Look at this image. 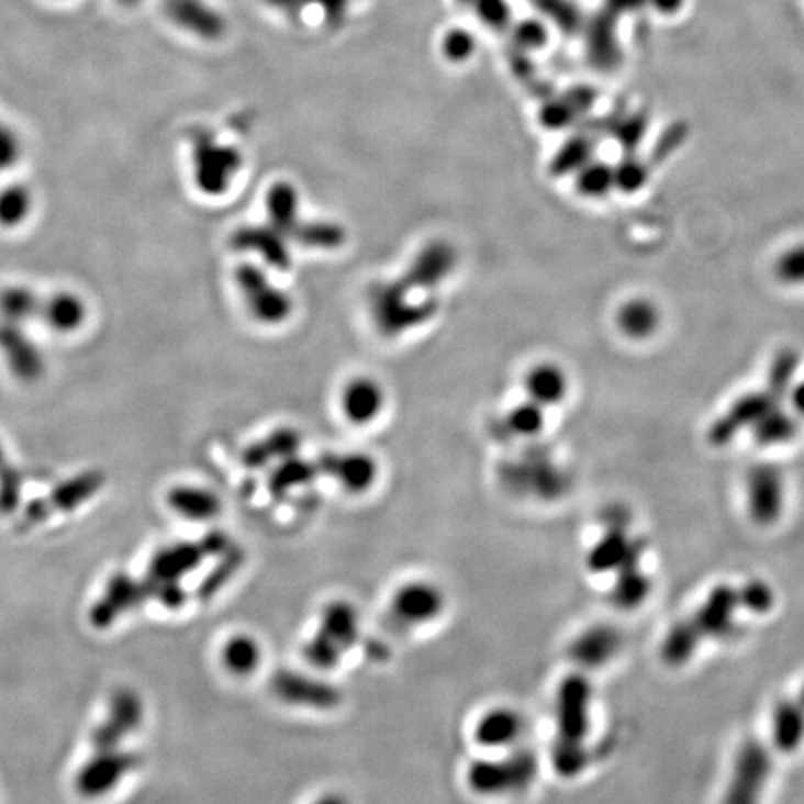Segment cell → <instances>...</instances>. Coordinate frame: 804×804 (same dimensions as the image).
<instances>
[{
  "instance_id": "1",
  "label": "cell",
  "mask_w": 804,
  "mask_h": 804,
  "mask_svg": "<svg viewBox=\"0 0 804 804\" xmlns=\"http://www.w3.org/2000/svg\"><path fill=\"white\" fill-rule=\"evenodd\" d=\"M538 773V760L527 749L514 750L503 760H477L468 769V784L481 795L524 792Z\"/></svg>"
},
{
  "instance_id": "2",
  "label": "cell",
  "mask_w": 804,
  "mask_h": 804,
  "mask_svg": "<svg viewBox=\"0 0 804 804\" xmlns=\"http://www.w3.org/2000/svg\"><path fill=\"white\" fill-rule=\"evenodd\" d=\"M771 756L766 745L749 739L737 752L725 804H758L771 774Z\"/></svg>"
},
{
  "instance_id": "3",
  "label": "cell",
  "mask_w": 804,
  "mask_h": 804,
  "mask_svg": "<svg viewBox=\"0 0 804 804\" xmlns=\"http://www.w3.org/2000/svg\"><path fill=\"white\" fill-rule=\"evenodd\" d=\"M270 691L283 704L317 712L335 710L343 702L342 691L335 688L334 683L291 669L275 672V677L270 680Z\"/></svg>"
},
{
  "instance_id": "4",
  "label": "cell",
  "mask_w": 804,
  "mask_h": 804,
  "mask_svg": "<svg viewBox=\"0 0 804 804\" xmlns=\"http://www.w3.org/2000/svg\"><path fill=\"white\" fill-rule=\"evenodd\" d=\"M591 683L581 674L565 678L557 691V726L559 739L583 744L591 728Z\"/></svg>"
},
{
  "instance_id": "5",
  "label": "cell",
  "mask_w": 804,
  "mask_h": 804,
  "mask_svg": "<svg viewBox=\"0 0 804 804\" xmlns=\"http://www.w3.org/2000/svg\"><path fill=\"white\" fill-rule=\"evenodd\" d=\"M141 758L125 750H99L77 777V788L85 797H101L112 792L120 780L138 768Z\"/></svg>"
},
{
  "instance_id": "6",
  "label": "cell",
  "mask_w": 804,
  "mask_h": 804,
  "mask_svg": "<svg viewBox=\"0 0 804 804\" xmlns=\"http://www.w3.org/2000/svg\"><path fill=\"white\" fill-rule=\"evenodd\" d=\"M444 592L428 581H410L399 587L391 600V613L402 626H423L444 613Z\"/></svg>"
},
{
  "instance_id": "7",
  "label": "cell",
  "mask_w": 804,
  "mask_h": 804,
  "mask_svg": "<svg viewBox=\"0 0 804 804\" xmlns=\"http://www.w3.org/2000/svg\"><path fill=\"white\" fill-rule=\"evenodd\" d=\"M144 719L141 696L131 689H120L110 702L109 717L93 734L96 750L118 749L125 737L131 736Z\"/></svg>"
},
{
  "instance_id": "8",
  "label": "cell",
  "mask_w": 804,
  "mask_h": 804,
  "mask_svg": "<svg viewBox=\"0 0 804 804\" xmlns=\"http://www.w3.org/2000/svg\"><path fill=\"white\" fill-rule=\"evenodd\" d=\"M147 598L144 581H136L127 573H116L104 589L103 598L93 605L92 624L96 628H109L118 616L141 605Z\"/></svg>"
},
{
  "instance_id": "9",
  "label": "cell",
  "mask_w": 804,
  "mask_h": 804,
  "mask_svg": "<svg viewBox=\"0 0 804 804\" xmlns=\"http://www.w3.org/2000/svg\"><path fill=\"white\" fill-rule=\"evenodd\" d=\"M209 559L203 543H177L159 549L149 565V581H181L187 573L194 572L201 562Z\"/></svg>"
},
{
  "instance_id": "10",
  "label": "cell",
  "mask_w": 804,
  "mask_h": 804,
  "mask_svg": "<svg viewBox=\"0 0 804 804\" xmlns=\"http://www.w3.org/2000/svg\"><path fill=\"white\" fill-rule=\"evenodd\" d=\"M739 607V594L736 589L728 585L715 587L706 602L696 613V628L701 632L702 639L704 637H715L723 639L734 632V616Z\"/></svg>"
},
{
  "instance_id": "11",
  "label": "cell",
  "mask_w": 804,
  "mask_h": 804,
  "mask_svg": "<svg viewBox=\"0 0 804 804\" xmlns=\"http://www.w3.org/2000/svg\"><path fill=\"white\" fill-rule=\"evenodd\" d=\"M622 637L611 626H592L573 640L568 654L573 663L585 669H596L615 658L621 650Z\"/></svg>"
},
{
  "instance_id": "12",
  "label": "cell",
  "mask_w": 804,
  "mask_h": 804,
  "mask_svg": "<svg viewBox=\"0 0 804 804\" xmlns=\"http://www.w3.org/2000/svg\"><path fill=\"white\" fill-rule=\"evenodd\" d=\"M640 557L643 544L629 540L622 527H611L589 555V567L592 572H611L628 565H639Z\"/></svg>"
},
{
  "instance_id": "13",
  "label": "cell",
  "mask_w": 804,
  "mask_h": 804,
  "mask_svg": "<svg viewBox=\"0 0 804 804\" xmlns=\"http://www.w3.org/2000/svg\"><path fill=\"white\" fill-rule=\"evenodd\" d=\"M317 632L343 654L348 652L360 639V615L353 603L335 600L324 607Z\"/></svg>"
},
{
  "instance_id": "14",
  "label": "cell",
  "mask_w": 804,
  "mask_h": 804,
  "mask_svg": "<svg viewBox=\"0 0 804 804\" xmlns=\"http://www.w3.org/2000/svg\"><path fill=\"white\" fill-rule=\"evenodd\" d=\"M749 490L750 514L756 524H774L782 511V487L779 476L769 469H760L750 477Z\"/></svg>"
},
{
  "instance_id": "15",
  "label": "cell",
  "mask_w": 804,
  "mask_h": 804,
  "mask_svg": "<svg viewBox=\"0 0 804 804\" xmlns=\"http://www.w3.org/2000/svg\"><path fill=\"white\" fill-rule=\"evenodd\" d=\"M524 723L518 713L506 710V707H498L488 712L476 728V739L482 747L498 749V747H509L518 739L522 734Z\"/></svg>"
},
{
  "instance_id": "16",
  "label": "cell",
  "mask_w": 804,
  "mask_h": 804,
  "mask_svg": "<svg viewBox=\"0 0 804 804\" xmlns=\"http://www.w3.org/2000/svg\"><path fill=\"white\" fill-rule=\"evenodd\" d=\"M168 503L171 509L192 522H208L219 516L220 500L208 488L200 487H176L168 495Z\"/></svg>"
},
{
  "instance_id": "17",
  "label": "cell",
  "mask_w": 804,
  "mask_h": 804,
  "mask_svg": "<svg viewBox=\"0 0 804 804\" xmlns=\"http://www.w3.org/2000/svg\"><path fill=\"white\" fill-rule=\"evenodd\" d=\"M384 395L377 382L367 378H356L343 393V409L348 420L354 423H367L375 420L384 404Z\"/></svg>"
},
{
  "instance_id": "18",
  "label": "cell",
  "mask_w": 804,
  "mask_h": 804,
  "mask_svg": "<svg viewBox=\"0 0 804 804\" xmlns=\"http://www.w3.org/2000/svg\"><path fill=\"white\" fill-rule=\"evenodd\" d=\"M773 739L782 752H793L801 747L804 739L803 702L784 701L774 707Z\"/></svg>"
},
{
  "instance_id": "19",
  "label": "cell",
  "mask_w": 804,
  "mask_h": 804,
  "mask_svg": "<svg viewBox=\"0 0 804 804\" xmlns=\"http://www.w3.org/2000/svg\"><path fill=\"white\" fill-rule=\"evenodd\" d=\"M261 659V645L250 635H233L222 648V663L233 677H250L259 669Z\"/></svg>"
},
{
  "instance_id": "20",
  "label": "cell",
  "mask_w": 804,
  "mask_h": 804,
  "mask_svg": "<svg viewBox=\"0 0 804 804\" xmlns=\"http://www.w3.org/2000/svg\"><path fill=\"white\" fill-rule=\"evenodd\" d=\"M330 473L342 482V487L350 492H366L377 477V466L371 458L364 455H350V457L330 458L326 466Z\"/></svg>"
},
{
  "instance_id": "21",
  "label": "cell",
  "mask_w": 804,
  "mask_h": 804,
  "mask_svg": "<svg viewBox=\"0 0 804 804\" xmlns=\"http://www.w3.org/2000/svg\"><path fill=\"white\" fill-rule=\"evenodd\" d=\"M702 635L693 621L677 622L669 634L665 637L661 646V656L665 663L678 665L688 663L693 658L696 646L701 645Z\"/></svg>"
},
{
  "instance_id": "22",
  "label": "cell",
  "mask_w": 804,
  "mask_h": 804,
  "mask_svg": "<svg viewBox=\"0 0 804 804\" xmlns=\"http://www.w3.org/2000/svg\"><path fill=\"white\" fill-rule=\"evenodd\" d=\"M616 578L615 589L611 592L613 602L622 610H635L645 602L650 592V581L645 573L640 572L639 565L622 567Z\"/></svg>"
},
{
  "instance_id": "23",
  "label": "cell",
  "mask_w": 804,
  "mask_h": 804,
  "mask_svg": "<svg viewBox=\"0 0 804 804\" xmlns=\"http://www.w3.org/2000/svg\"><path fill=\"white\" fill-rule=\"evenodd\" d=\"M244 559H246V555L237 546H232L227 551L219 555V565L205 576L201 585L198 587V598L208 602L214 594H219L235 578V573L244 565Z\"/></svg>"
},
{
  "instance_id": "24",
  "label": "cell",
  "mask_w": 804,
  "mask_h": 804,
  "mask_svg": "<svg viewBox=\"0 0 804 804\" xmlns=\"http://www.w3.org/2000/svg\"><path fill=\"white\" fill-rule=\"evenodd\" d=\"M168 10L179 25L194 29L205 36H214L220 32V19L194 0H171Z\"/></svg>"
},
{
  "instance_id": "25",
  "label": "cell",
  "mask_w": 804,
  "mask_h": 804,
  "mask_svg": "<svg viewBox=\"0 0 804 804\" xmlns=\"http://www.w3.org/2000/svg\"><path fill=\"white\" fill-rule=\"evenodd\" d=\"M551 760H554L555 769L561 777L572 779L578 777L589 763V752L585 745L576 744V741H565L559 739L555 741L554 750H551Z\"/></svg>"
},
{
  "instance_id": "26",
  "label": "cell",
  "mask_w": 804,
  "mask_h": 804,
  "mask_svg": "<svg viewBox=\"0 0 804 804\" xmlns=\"http://www.w3.org/2000/svg\"><path fill=\"white\" fill-rule=\"evenodd\" d=\"M343 656L345 654L334 643H330L324 635L319 634V632L304 646L305 661L311 667H315V669H334L335 665L342 661Z\"/></svg>"
},
{
  "instance_id": "27",
  "label": "cell",
  "mask_w": 804,
  "mask_h": 804,
  "mask_svg": "<svg viewBox=\"0 0 804 804\" xmlns=\"http://www.w3.org/2000/svg\"><path fill=\"white\" fill-rule=\"evenodd\" d=\"M47 315L56 330H74L85 317V310L75 297L62 294L51 302Z\"/></svg>"
},
{
  "instance_id": "28",
  "label": "cell",
  "mask_w": 804,
  "mask_h": 804,
  "mask_svg": "<svg viewBox=\"0 0 804 804\" xmlns=\"http://www.w3.org/2000/svg\"><path fill=\"white\" fill-rule=\"evenodd\" d=\"M99 484H101V479L98 476H85L77 481L67 482L66 487L56 492L53 505L55 509H74L75 505H79L80 501L90 498L98 490Z\"/></svg>"
},
{
  "instance_id": "29",
  "label": "cell",
  "mask_w": 804,
  "mask_h": 804,
  "mask_svg": "<svg viewBox=\"0 0 804 804\" xmlns=\"http://www.w3.org/2000/svg\"><path fill=\"white\" fill-rule=\"evenodd\" d=\"M737 594H739V605L747 607L750 613L763 615V613L773 610V591H771V587L768 583H763L760 579L749 581L741 591H737Z\"/></svg>"
},
{
  "instance_id": "30",
  "label": "cell",
  "mask_w": 804,
  "mask_h": 804,
  "mask_svg": "<svg viewBox=\"0 0 804 804\" xmlns=\"http://www.w3.org/2000/svg\"><path fill=\"white\" fill-rule=\"evenodd\" d=\"M147 598H155L160 605L168 610H179L187 602V592L181 587V581H144Z\"/></svg>"
},
{
  "instance_id": "31",
  "label": "cell",
  "mask_w": 804,
  "mask_h": 804,
  "mask_svg": "<svg viewBox=\"0 0 804 804\" xmlns=\"http://www.w3.org/2000/svg\"><path fill=\"white\" fill-rule=\"evenodd\" d=\"M26 205H29L26 192L21 189L7 190L4 194L0 196V220L4 224L18 222L26 213Z\"/></svg>"
},
{
  "instance_id": "32",
  "label": "cell",
  "mask_w": 804,
  "mask_h": 804,
  "mask_svg": "<svg viewBox=\"0 0 804 804\" xmlns=\"http://www.w3.org/2000/svg\"><path fill=\"white\" fill-rule=\"evenodd\" d=\"M311 471L304 466H291V468H281L272 479V492L278 495L286 494L289 488L300 487L304 482L310 481Z\"/></svg>"
},
{
  "instance_id": "33",
  "label": "cell",
  "mask_w": 804,
  "mask_h": 804,
  "mask_svg": "<svg viewBox=\"0 0 804 804\" xmlns=\"http://www.w3.org/2000/svg\"><path fill=\"white\" fill-rule=\"evenodd\" d=\"M516 37H518L520 45L531 47V49H538L548 40V32H546V29L540 23L527 21V23L520 26L518 32H516Z\"/></svg>"
},
{
  "instance_id": "34",
  "label": "cell",
  "mask_w": 804,
  "mask_h": 804,
  "mask_svg": "<svg viewBox=\"0 0 804 804\" xmlns=\"http://www.w3.org/2000/svg\"><path fill=\"white\" fill-rule=\"evenodd\" d=\"M473 51V40L466 32H453L451 36L445 40V53L453 60H464Z\"/></svg>"
},
{
  "instance_id": "35",
  "label": "cell",
  "mask_w": 804,
  "mask_h": 804,
  "mask_svg": "<svg viewBox=\"0 0 804 804\" xmlns=\"http://www.w3.org/2000/svg\"><path fill=\"white\" fill-rule=\"evenodd\" d=\"M18 157V141L12 133L0 129V166H8Z\"/></svg>"
},
{
  "instance_id": "36",
  "label": "cell",
  "mask_w": 804,
  "mask_h": 804,
  "mask_svg": "<svg viewBox=\"0 0 804 804\" xmlns=\"http://www.w3.org/2000/svg\"><path fill=\"white\" fill-rule=\"evenodd\" d=\"M658 12L677 13L683 7L685 0H648Z\"/></svg>"
},
{
  "instance_id": "37",
  "label": "cell",
  "mask_w": 804,
  "mask_h": 804,
  "mask_svg": "<svg viewBox=\"0 0 804 804\" xmlns=\"http://www.w3.org/2000/svg\"><path fill=\"white\" fill-rule=\"evenodd\" d=\"M313 804H348V801L343 795H339V793H326V795L317 799Z\"/></svg>"
},
{
  "instance_id": "38",
  "label": "cell",
  "mask_w": 804,
  "mask_h": 804,
  "mask_svg": "<svg viewBox=\"0 0 804 804\" xmlns=\"http://www.w3.org/2000/svg\"><path fill=\"white\" fill-rule=\"evenodd\" d=\"M122 2H129V4H133V2H136V0H122Z\"/></svg>"
},
{
  "instance_id": "39",
  "label": "cell",
  "mask_w": 804,
  "mask_h": 804,
  "mask_svg": "<svg viewBox=\"0 0 804 804\" xmlns=\"http://www.w3.org/2000/svg\"><path fill=\"white\" fill-rule=\"evenodd\" d=\"M801 702H803V706H804V688H803V695H801Z\"/></svg>"
},
{
  "instance_id": "40",
  "label": "cell",
  "mask_w": 804,
  "mask_h": 804,
  "mask_svg": "<svg viewBox=\"0 0 804 804\" xmlns=\"http://www.w3.org/2000/svg\"><path fill=\"white\" fill-rule=\"evenodd\" d=\"M0 458H2V453H0Z\"/></svg>"
}]
</instances>
